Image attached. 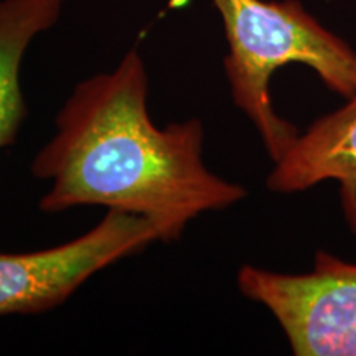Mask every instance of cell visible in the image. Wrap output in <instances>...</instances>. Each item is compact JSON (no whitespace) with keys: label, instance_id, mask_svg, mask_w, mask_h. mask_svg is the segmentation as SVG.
I'll return each instance as SVG.
<instances>
[{"label":"cell","instance_id":"5","mask_svg":"<svg viewBox=\"0 0 356 356\" xmlns=\"http://www.w3.org/2000/svg\"><path fill=\"white\" fill-rule=\"evenodd\" d=\"M328 180L340 185L345 210L356 226V92L297 136L274 162L267 188L297 193Z\"/></svg>","mask_w":356,"mask_h":356},{"label":"cell","instance_id":"2","mask_svg":"<svg viewBox=\"0 0 356 356\" xmlns=\"http://www.w3.org/2000/svg\"><path fill=\"white\" fill-rule=\"evenodd\" d=\"M228 40L225 58L233 102L254 124L273 162L286 154L299 131L275 113L269 84L286 65L309 66L325 86L356 92V51L320 24L299 0H211Z\"/></svg>","mask_w":356,"mask_h":356},{"label":"cell","instance_id":"3","mask_svg":"<svg viewBox=\"0 0 356 356\" xmlns=\"http://www.w3.org/2000/svg\"><path fill=\"white\" fill-rule=\"evenodd\" d=\"M244 297L277 320L293 355L356 356V264L318 251L304 274L251 264L238 273Z\"/></svg>","mask_w":356,"mask_h":356},{"label":"cell","instance_id":"1","mask_svg":"<svg viewBox=\"0 0 356 356\" xmlns=\"http://www.w3.org/2000/svg\"><path fill=\"white\" fill-rule=\"evenodd\" d=\"M149 74L136 48L108 73L74 86L56 115V134L35 155L32 173L51 181L40 200L44 213L104 207L154 221L162 243L177 241L207 211L248 195L203 160L198 119L157 127L147 109Z\"/></svg>","mask_w":356,"mask_h":356},{"label":"cell","instance_id":"4","mask_svg":"<svg viewBox=\"0 0 356 356\" xmlns=\"http://www.w3.org/2000/svg\"><path fill=\"white\" fill-rule=\"evenodd\" d=\"M155 241H162V231L154 221L108 210L95 228L68 243L19 254L0 252V317L55 309L89 277Z\"/></svg>","mask_w":356,"mask_h":356},{"label":"cell","instance_id":"6","mask_svg":"<svg viewBox=\"0 0 356 356\" xmlns=\"http://www.w3.org/2000/svg\"><path fill=\"white\" fill-rule=\"evenodd\" d=\"M65 0H0V149L12 145L26 118L20 66L30 43L60 20Z\"/></svg>","mask_w":356,"mask_h":356}]
</instances>
